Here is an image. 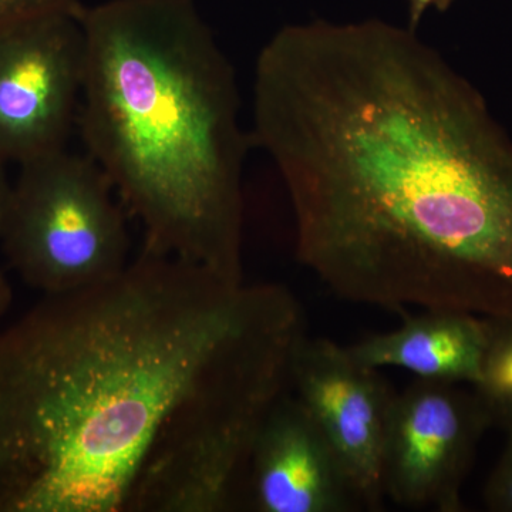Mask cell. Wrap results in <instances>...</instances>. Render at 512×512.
Returning a JSON list of instances; mask_svg holds the SVG:
<instances>
[{
    "label": "cell",
    "instance_id": "ba28073f",
    "mask_svg": "<svg viewBox=\"0 0 512 512\" xmlns=\"http://www.w3.org/2000/svg\"><path fill=\"white\" fill-rule=\"evenodd\" d=\"M247 503L256 512H349L363 508L348 473L295 396L266 414L252 444Z\"/></svg>",
    "mask_w": 512,
    "mask_h": 512
},
{
    "label": "cell",
    "instance_id": "8fae6325",
    "mask_svg": "<svg viewBox=\"0 0 512 512\" xmlns=\"http://www.w3.org/2000/svg\"><path fill=\"white\" fill-rule=\"evenodd\" d=\"M484 487V503L494 512H512V429Z\"/></svg>",
    "mask_w": 512,
    "mask_h": 512
},
{
    "label": "cell",
    "instance_id": "9c48e42d",
    "mask_svg": "<svg viewBox=\"0 0 512 512\" xmlns=\"http://www.w3.org/2000/svg\"><path fill=\"white\" fill-rule=\"evenodd\" d=\"M399 328L349 346L363 365L406 370L417 379L473 386L490 336V319L450 309H421Z\"/></svg>",
    "mask_w": 512,
    "mask_h": 512
},
{
    "label": "cell",
    "instance_id": "5b68a950",
    "mask_svg": "<svg viewBox=\"0 0 512 512\" xmlns=\"http://www.w3.org/2000/svg\"><path fill=\"white\" fill-rule=\"evenodd\" d=\"M80 8L0 23V164L66 148L82 96Z\"/></svg>",
    "mask_w": 512,
    "mask_h": 512
},
{
    "label": "cell",
    "instance_id": "4fadbf2b",
    "mask_svg": "<svg viewBox=\"0 0 512 512\" xmlns=\"http://www.w3.org/2000/svg\"><path fill=\"white\" fill-rule=\"evenodd\" d=\"M453 2L454 0H407V5H409V28L416 30L420 20L423 19L424 13L430 8L437 9L439 12H446Z\"/></svg>",
    "mask_w": 512,
    "mask_h": 512
},
{
    "label": "cell",
    "instance_id": "8992f818",
    "mask_svg": "<svg viewBox=\"0 0 512 512\" xmlns=\"http://www.w3.org/2000/svg\"><path fill=\"white\" fill-rule=\"evenodd\" d=\"M491 421L474 390L416 379L396 393L384 441V498L409 510L460 512Z\"/></svg>",
    "mask_w": 512,
    "mask_h": 512
},
{
    "label": "cell",
    "instance_id": "9a60e30c",
    "mask_svg": "<svg viewBox=\"0 0 512 512\" xmlns=\"http://www.w3.org/2000/svg\"><path fill=\"white\" fill-rule=\"evenodd\" d=\"M13 303V289L9 279L0 271V318L6 315Z\"/></svg>",
    "mask_w": 512,
    "mask_h": 512
},
{
    "label": "cell",
    "instance_id": "7a4b0ae2",
    "mask_svg": "<svg viewBox=\"0 0 512 512\" xmlns=\"http://www.w3.org/2000/svg\"><path fill=\"white\" fill-rule=\"evenodd\" d=\"M293 293L143 249L0 329V512H133L158 461L254 433L291 389Z\"/></svg>",
    "mask_w": 512,
    "mask_h": 512
},
{
    "label": "cell",
    "instance_id": "3957f363",
    "mask_svg": "<svg viewBox=\"0 0 512 512\" xmlns=\"http://www.w3.org/2000/svg\"><path fill=\"white\" fill-rule=\"evenodd\" d=\"M77 121L144 248L244 282V165L235 70L192 0L80 8Z\"/></svg>",
    "mask_w": 512,
    "mask_h": 512
},
{
    "label": "cell",
    "instance_id": "5bb4252c",
    "mask_svg": "<svg viewBox=\"0 0 512 512\" xmlns=\"http://www.w3.org/2000/svg\"><path fill=\"white\" fill-rule=\"evenodd\" d=\"M10 194H12V183L6 175V165L0 164V239H2L6 217H8Z\"/></svg>",
    "mask_w": 512,
    "mask_h": 512
},
{
    "label": "cell",
    "instance_id": "6da1fadb",
    "mask_svg": "<svg viewBox=\"0 0 512 512\" xmlns=\"http://www.w3.org/2000/svg\"><path fill=\"white\" fill-rule=\"evenodd\" d=\"M252 104L296 258L333 295L512 320V137L416 30L285 26L256 59Z\"/></svg>",
    "mask_w": 512,
    "mask_h": 512
},
{
    "label": "cell",
    "instance_id": "277c9868",
    "mask_svg": "<svg viewBox=\"0 0 512 512\" xmlns=\"http://www.w3.org/2000/svg\"><path fill=\"white\" fill-rule=\"evenodd\" d=\"M114 192L92 157L66 148L20 165L0 239L10 268L43 295L121 274L130 235Z\"/></svg>",
    "mask_w": 512,
    "mask_h": 512
},
{
    "label": "cell",
    "instance_id": "52a82bcc",
    "mask_svg": "<svg viewBox=\"0 0 512 512\" xmlns=\"http://www.w3.org/2000/svg\"><path fill=\"white\" fill-rule=\"evenodd\" d=\"M291 389L338 456L363 510H379L396 396L380 370L360 363L349 346L305 336L293 357Z\"/></svg>",
    "mask_w": 512,
    "mask_h": 512
},
{
    "label": "cell",
    "instance_id": "7c38bea8",
    "mask_svg": "<svg viewBox=\"0 0 512 512\" xmlns=\"http://www.w3.org/2000/svg\"><path fill=\"white\" fill-rule=\"evenodd\" d=\"M77 0H0V23L79 8Z\"/></svg>",
    "mask_w": 512,
    "mask_h": 512
},
{
    "label": "cell",
    "instance_id": "30bf717a",
    "mask_svg": "<svg viewBox=\"0 0 512 512\" xmlns=\"http://www.w3.org/2000/svg\"><path fill=\"white\" fill-rule=\"evenodd\" d=\"M473 390L491 426L512 429V320L490 319V336Z\"/></svg>",
    "mask_w": 512,
    "mask_h": 512
}]
</instances>
